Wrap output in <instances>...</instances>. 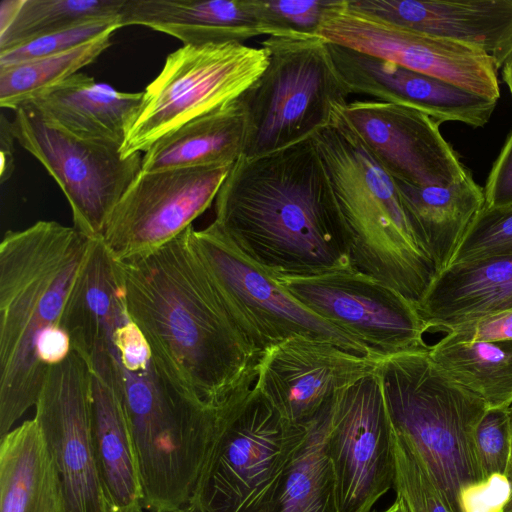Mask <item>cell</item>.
<instances>
[{
    "instance_id": "cell-1",
    "label": "cell",
    "mask_w": 512,
    "mask_h": 512,
    "mask_svg": "<svg viewBox=\"0 0 512 512\" xmlns=\"http://www.w3.org/2000/svg\"><path fill=\"white\" fill-rule=\"evenodd\" d=\"M192 229L115 264L128 314L160 375L187 402L215 408L257 373L262 353L203 262Z\"/></svg>"
},
{
    "instance_id": "cell-2",
    "label": "cell",
    "mask_w": 512,
    "mask_h": 512,
    "mask_svg": "<svg viewBox=\"0 0 512 512\" xmlns=\"http://www.w3.org/2000/svg\"><path fill=\"white\" fill-rule=\"evenodd\" d=\"M213 222L275 280L354 269L312 137L268 155L241 156L217 193Z\"/></svg>"
},
{
    "instance_id": "cell-3",
    "label": "cell",
    "mask_w": 512,
    "mask_h": 512,
    "mask_svg": "<svg viewBox=\"0 0 512 512\" xmlns=\"http://www.w3.org/2000/svg\"><path fill=\"white\" fill-rule=\"evenodd\" d=\"M95 239L56 221L8 231L0 243V438L36 405L43 342L63 316Z\"/></svg>"
},
{
    "instance_id": "cell-4",
    "label": "cell",
    "mask_w": 512,
    "mask_h": 512,
    "mask_svg": "<svg viewBox=\"0 0 512 512\" xmlns=\"http://www.w3.org/2000/svg\"><path fill=\"white\" fill-rule=\"evenodd\" d=\"M312 139L336 199L352 267L418 308L436 268L413 231L395 180L339 108Z\"/></svg>"
},
{
    "instance_id": "cell-5",
    "label": "cell",
    "mask_w": 512,
    "mask_h": 512,
    "mask_svg": "<svg viewBox=\"0 0 512 512\" xmlns=\"http://www.w3.org/2000/svg\"><path fill=\"white\" fill-rule=\"evenodd\" d=\"M378 371L393 430L462 512L463 493L485 482L473 437L486 403L445 375L429 349L384 357Z\"/></svg>"
},
{
    "instance_id": "cell-6",
    "label": "cell",
    "mask_w": 512,
    "mask_h": 512,
    "mask_svg": "<svg viewBox=\"0 0 512 512\" xmlns=\"http://www.w3.org/2000/svg\"><path fill=\"white\" fill-rule=\"evenodd\" d=\"M257 376L217 406L212 443L190 500L204 512H262L307 436L312 422L285 420L257 388Z\"/></svg>"
},
{
    "instance_id": "cell-7",
    "label": "cell",
    "mask_w": 512,
    "mask_h": 512,
    "mask_svg": "<svg viewBox=\"0 0 512 512\" xmlns=\"http://www.w3.org/2000/svg\"><path fill=\"white\" fill-rule=\"evenodd\" d=\"M261 47L268 64L239 97L246 116L242 157L248 159L313 137L351 95L320 36H267Z\"/></svg>"
},
{
    "instance_id": "cell-8",
    "label": "cell",
    "mask_w": 512,
    "mask_h": 512,
    "mask_svg": "<svg viewBox=\"0 0 512 512\" xmlns=\"http://www.w3.org/2000/svg\"><path fill=\"white\" fill-rule=\"evenodd\" d=\"M268 55L244 43L183 45L146 87L127 129L124 158L146 152L185 123L238 99L262 74Z\"/></svg>"
},
{
    "instance_id": "cell-9",
    "label": "cell",
    "mask_w": 512,
    "mask_h": 512,
    "mask_svg": "<svg viewBox=\"0 0 512 512\" xmlns=\"http://www.w3.org/2000/svg\"><path fill=\"white\" fill-rule=\"evenodd\" d=\"M12 124L16 140L66 196L73 227L101 239L113 209L141 171V153L124 158L121 144L78 137L44 118L30 103L14 110Z\"/></svg>"
},
{
    "instance_id": "cell-10",
    "label": "cell",
    "mask_w": 512,
    "mask_h": 512,
    "mask_svg": "<svg viewBox=\"0 0 512 512\" xmlns=\"http://www.w3.org/2000/svg\"><path fill=\"white\" fill-rule=\"evenodd\" d=\"M192 239L225 300L262 354L289 338L302 336L374 358L362 343L313 313L253 264L214 222L202 230L193 228Z\"/></svg>"
},
{
    "instance_id": "cell-11",
    "label": "cell",
    "mask_w": 512,
    "mask_h": 512,
    "mask_svg": "<svg viewBox=\"0 0 512 512\" xmlns=\"http://www.w3.org/2000/svg\"><path fill=\"white\" fill-rule=\"evenodd\" d=\"M392 435L378 367L336 393L324 444L339 512H371L393 488Z\"/></svg>"
},
{
    "instance_id": "cell-12",
    "label": "cell",
    "mask_w": 512,
    "mask_h": 512,
    "mask_svg": "<svg viewBox=\"0 0 512 512\" xmlns=\"http://www.w3.org/2000/svg\"><path fill=\"white\" fill-rule=\"evenodd\" d=\"M276 281L313 313L362 343L376 359L430 347L417 307L355 269Z\"/></svg>"
},
{
    "instance_id": "cell-13",
    "label": "cell",
    "mask_w": 512,
    "mask_h": 512,
    "mask_svg": "<svg viewBox=\"0 0 512 512\" xmlns=\"http://www.w3.org/2000/svg\"><path fill=\"white\" fill-rule=\"evenodd\" d=\"M232 166L140 171L101 237L113 260L146 254L186 231L215 200Z\"/></svg>"
},
{
    "instance_id": "cell-14",
    "label": "cell",
    "mask_w": 512,
    "mask_h": 512,
    "mask_svg": "<svg viewBox=\"0 0 512 512\" xmlns=\"http://www.w3.org/2000/svg\"><path fill=\"white\" fill-rule=\"evenodd\" d=\"M318 36L329 43L379 57L498 100V69L484 51L420 33L357 12L337 0L327 10Z\"/></svg>"
},
{
    "instance_id": "cell-15",
    "label": "cell",
    "mask_w": 512,
    "mask_h": 512,
    "mask_svg": "<svg viewBox=\"0 0 512 512\" xmlns=\"http://www.w3.org/2000/svg\"><path fill=\"white\" fill-rule=\"evenodd\" d=\"M92 374L73 349L51 366L35 405L58 472L65 512H107L91 435Z\"/></svg>"
},
{
    "instance_id": "cell-16",
    "label": "cell",
    "mask_w": 512,
    "mask_h": 512,
    "mask_svg": "<svg viewBox=\"0 0 512 512\" xmlns=\"http://www.w3.org/2000/svg\"><path fill=\"white\" fill-rule=\"evenodd\" d=\"M339 112L395 181L447 186L469 172L441 123L415 108L372 99L348 102Z\"/></svg>"
},
{
    "instance_id": "cell-17",
    "label": "cell",
    "mask_w": 512,
    "mask_h": 512,
    "mask_svg": "<svg viewBox=\"0 0 512 512\" xmlns=\"http://www.w3.org/2000/svg\"><path fill=\"white\" fill-rule=\"evenodd\" d=\"M379 361L329 341L296 336L263 352L256 386L285 420L308 425L339 390L372 373Z\"/></svg>"
},
{
    "instance_id": "cell-18",
    "label": "cell",
    "mask_w": 512,
    "mask_h": 512,
    "mask_svg": "<svg viewBox=\"0 0 512 512\" xmlns=\"http://www.w3.org/2000/svg\"><path fill=\"white\" fill-rule=\"evenodd\" d=\"M334 66L350 94L415 108L440 123L486 125L498 100L394 62L329 43Z\"/></svg>"
},
{
    "instance_id": "cell-19",
    "label": "cell",
    "mask_w": 512,
    "mask_h": 512,
    "mask_svg": "<svg viewBox=\"0 0 512 512\" xmlns=\"http://www.w3.org/2000/svg\"><path fill=\"white\" fill-rule=\"evenodd\" d=\"M357 12L487 53L501 69L512 53V0H346Z\"/></svg>"
},
{
    "instance_id": "cell-20",
    "label": "cell",
    "mask_w": 512,
    "mask_h": 512,
    "mask_svg": "<svg viewBox=\"0 0 512 512\" xmlns=\"http://www.w3.org/2000/svg\"><path fill=\"white\" fill-rule=\"evenodd\" d=\"M417 309L428 330L446 333L512 311V256L450 264L436 274Z\"/></svg>"
},
{
    "instance_id": "cell-21",
    "label": "cell",
    "mask_w": 512,
    "mask_h": 512,
    "mask_svg": "<svg viewBox=\"0 0 512 512\" xmlns=\"http://www.w3.org/2000/svg\"><path fill=\"white\" fill-rule=\"evenodd\" d=\"M121 24L145 26L195 46L267 35L254 0H125Z\"/></svg>"
},
{
    "instance_id": "cell-22",
    "label": "cell",
    "mask_w": 512,
    "mask_h": 512,
    "mask_svg": "<svg viewBox=\"0 0 512 512\" xmlns=\"http://www.w3.org/2000/svg\"><path fill=\"white\" fill-rule=\"evenodd\" d=\"M142 97L143 92H119L78 72L27 103L78 137L122 145Z\"/></svg>"
},
{
    "instance_id": "cell-23",
    "label": "cell",
    "mask_w": 512,
    "mask_h": 512,
    "mask_svg": "<svg viewBox=\"0 0 512 512\" xmlns=\"http://www.w3.org/2000/svg\"><path fill=\"white\" fill-rule=\"evenodd\" d=\"M407 218L436 274L447 268L484 205V192L470 171L447 186L416 187L395 181Z\"/></svg>"
},
{
    "instance_id": "cell-24",
    "label": "cell",
    "mask_w": 512,
    "mask_h": 512,
    "mask_svg": "<svg viewBox=\"0 0 512 512\" xmlns=\"http://www.w3.org/2000/svg\"><path fill=\"white\" fill-rule=\"evenodd\" d=\"M91 435L107 512L142 511V489L122 398L93 375Z\"/></svg>"
},
{
    "instance_id": "cell-25",
    "label": "cell",
    "mask_w": 512,
    "mask_h": 512,
    "mask_svg": "<svg viewBox=\"0 0 512 512\" xmlns=\"http://www.w3.org/2000/svg\"><path fill=\"white\" fill-rule=\"evenodd\" d=\"M0 512H65L61 481L34 418L0 438Z\"/></svg>"
},
{
    "instance_id": "cell-26",
    "label": "cell",
    "mask_w": 512,
    "mask_h": 512,
    "mask_svg": "<svg viewBox=\"0 0 512 512\" xmlns=\"http://www.w3.org/2000/svg\"><path fill=\"white\" fill-rule=\"evenodd\" d=\"M245 135L238 98L158 139L144 153L141 171L233 165L243 155Z\"/></svg>"
},
{
    "instance_id": "cell-27",
    "label": "cell",
    "mask_w": 512,
    "mask_h": 512,
    "mask_svg": "<svg viewBox=\"0 0 512 512\" xmlns=\"http://www.w3.org/2000/svg\"><path fill=\"white\" fill-rule=\"evenodd\" d=\"M429 354L445 375L488 408L512 405V340L460 341L446 334Z\"/></svg>"
},
{
    "instance_id": "cell-28",
    "label": "cell",
    "mask_w": 512,
    "mask_h": 512,
    "mask_svg": "<svg viewBox=\"0 0 512 512\" xmlns=\"http://www.w3.org/2000/svg\"><path fill=\"white\" fill-rule=\"evenodd\" d=\"M329 407L310 424L307 436L291 462L286 480L274 500L262 512H339L334 478L324 444Z\"/></svg>"
},
{
    "instance_id": "cell-29",
    "label": "cell",
    "mask_w": 512,
    "mask_h": 512,
    "mask_svg": "<svg viewBox=\"0 0 512 512\" xmlns=\"http://www.w3.org/2000/svg\"><path fill=\"white\" fill-rule=\"evenodd\" d=\"M125 0H18L0 27V51L91 21L121 19Z\"/></svg>"
},
{
    "instance_id": "cell-30",
    "label": "cell",
    "mask_w": 512,
    "mask_h": 512,
    "mask_svg": "<svg viewBox=\"0 0 512 512\" xmlns=\"http://www.w3.org/2000/svg\"><path fill=\"white\" fill-rule=\"evenodd\" d=\"M114 26L75 48L37 60L0 67V106L15 110L36 96L78 73L111 45Z\"/></svg>"
},
{
    "instance_id": "cell-31",
    "label": "cell",
    "mask_w": 512,
    "mask_h": 512,
    "mask_svg": "<svg viewBox=\"0 0 512 512\" xmlns=\"http://www.w3.org/2000/svg\"><path fill=\"white\" fill-rule=\"evenodd\" d=\"M394 490L408 512H455L412 447L393 430Z\"/></svg>"
},
{
    "instance_id": "cell-32",
    "label": "cell",
    "mask_w": 512,
    "mask_h": 512,
    "mask_svg": "<svg viewBox=\"0 0 512 512\" xmlns=\"http://www.w3.org/2000/svg\"><path fill=\"white\" fill-rule=\"evenodd\" d=\"M512 256V206L479 211L451 262Z\"/></svg>"
},
{
    "instance_id": "cell-33",
    "label": "cell",
    "mask_w": 512,
    "mask_h": 512,
    "mask_svg": "<svg viewBox=\"0 0 512 512\" xmlns=\"http://www.w3.org/2000/svg\"><path fill=\"white\" fill-rule=\"evenodd\" d=\"M267 36L318 35L324 15L337 0H254Z\"/></svg>"
},
{
    "instance_id": "cell-34",
    "label": "cell",
    "mask_w": 512,
    "mask_h": 512,
    "mask_svg": "<svg viewBox=\"0 0 512 512\" xmlns=\"http://www.w3.org/2000/svg\"><path fill=\"white\" fill-rule=\"evenodd\" d=\"M473 441L483 480L506 476L511 462L509 407L487 408L476 425Z\"/></svg>"
},
{
    "instance_id": "cell-35",
    "label": "cell",
    "mask_w": 512,
    "mask_h": 512,
    "mask_svg": "<svg viewBox=\"0 0 512 512\" xmlns=\"http://www.w3.org/2000/svg\"><path fill=\"white\" fill-rule=\"evenodd\" d=\"M117 25L122 26L120 18L91 21L0 51V67L65 52L99 37Z\"/></svg>"
},
{
    "instance_id": "cell-36",
    "label": "cell",
    "mask_w": 512,
    "mask_h": 512,
    "mask_svg": "<svg viewBox=\"0 0 512 512\" xmlns=\"http://www.w3.org/2000/svg\"><path fill=\"white\" fill-rule=\"evenodd\" d=\"M483 192L485 208L512 206V131L491 167Z\"/></svg>"
},
{
    "instance_id": "cell-37",
    "label": "cell",
    "mask_w": 512,
    "mask_h": 512,
    "mask_svg": "<svg viewBox=\"0 0 512 512\" xmlns=\"http://www.w3.org/2000/svg\"><path fill=\"white\" fill-rule=\"evenodd\" d=\"M512 490L505 475H494L467 489L461 498L462 512H501Z\"/></svg>"
},
{
    "instance_id": "cell-38",
    "label": "cell",
    "mask_w": 512,
    "mask_h": 512,
    "mask_svg": "<svg viewBox=\"0 0 512 512\" xmlns=\"http://www.w3.org/2000/svg\"><path fill=\"white\" fill-rule=\"evenodd\" d=\"M447 335L460 341L512 340V311L457 327Z\"/></svg>"
},
{
    "instance_id": "cell-39",
    "label": "cell",
    "mask_w": 512,
    "mask_h": 512,
    "mask_svg": "<svg viewBox=\"0 0 512 512\" xmlns=\"http://www.w3.org/2000/svg\"><path fill=\"white\" fill-rule=\"evenodd\" d=\"M16 137L13 132L12 120H9L4 113L0 119V180L4 183L12 176L15 170L14 141Z\"/></svg>"
},
{
    "instance_id": "cell-40",
    "label": "cell",
    "mask_w": 512,
    "mask_h": 512,
    "mask_svg": "<svg viewBox=\"0 0 512 512\" xmlns=\"http://www.w3.org/2000/svg\"><path fill=\"white\" fill-rule=\"evenodd\" d=\"M501 76L512 97V53L501 68Z\"/></svg>"
},
{
    "instance_id": "cell-41",
    "label": "cell",
    "mask_w": 512,
    "mask_h": 512,
    "mask_svg": "<svg viewBox=\"0 0 512 512\" xmlns=\"http://www.w3.org/2000/svg\"><path fill=\"white\" fill-rule=\"evenodd\" d=\"M380 512H408V511H407V508H406L404 502L402 501V499L397 497L395 499V501L388 508H386L385 510L380 511Z\"/></svg>"
},
{
    "instance_id": "cell-42",
    "label": "cell",
    "mask_w": 512,
    "mask_h": 512,
    "mask_svg": "<svg viewBox=\"0 0 512 512\" xmlns=\"http://www.w3.org/2000/svg\"><path fill=\"white\" fill-rule=\"evenodd\" d=\"M176 512H204L203 509L194 502H189L187 505L183 506Z\"/></svg>"
},
{
    "instance_id": "cell-43",
    "label": "cell",
    "mask_w": 512,
    "mask_h": 512,
    "mask_svg": "<svg viewBox=\"0 0 512 512\" xmlns=\"http://www.w3.org/2000/svg\"><path fill=\"white\" fill-rule=\"evenodd\" d=\"M501 512H512V495L502 508Z\"/></svg>"
},
{
    "instance_id": "cell-44",
    "label": "cell",
    "mask_w": 512,
    "mask_h": 512,
    "mask_svg": "<svg viewBox=\"0 0 512 512\" xmlns=\"http://www.w3.org/2000/svg\"><path fill=\"white\" fill-rule=\"evenodd\" d=\"M509 415H510V441H511V461H512V405L509 407Z\"/></svg>"
},
{
    "instance_id": "cell-45",
    "label": "cell",
    "mask_w": 512,
    "mask_h": 512,
    "mask_svg": "<svg viewBox=\"0 0 512 512\" xmlns=\"http://www.w3.org/2000/svg\"><path fill=\"white\" fill-rule=\"evenodd\" d=\"M506 477L508 478L509 480V483L511 485V490H512V461L510 463V466H509V469H508V472H507V475ZM512 495V494H511Z\"/></svg>"
},
{
    "instance_id": "cell-46",
    "label": "cell",
    "mask_w": 512,
    "mask_h": 512,
    "mask_svg": "<svg viewBox=\"0 0 512 512\" xmlns=\"http://www.w3.org/2000/svg\"><path fill=\"white\" fill-rule=\"evenodd\" d=\"M140 512H143V510H142V511H140Z\"/></svg>"
}]
</instances>
